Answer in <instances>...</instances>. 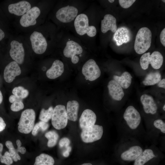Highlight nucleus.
Wrapping results in <instances>:
<instances>
[{
  "instance_id": "nucleus-43",
  "label": "nucleus",
  "mask_w": 165,
  "mask_h": 165,
  "mask_svg": "<svg viewBox=\"0 0 165 165\" xmlns=\"http://www.w3.org/2000/svg\"><path fill=\"white\" fill-rule=\"evenodd\" d=\"M66 148V150L63 153V156L65 157H67L69 156V153L72 149L71 147L69 146Z\"/></svg>"
},
{
  "instance_id": "nucleus-50",
  "label": "nucleus",
  "mask_w": 165,
  "mask_h": 165,
  "mask_svg": "<svg viewBox=\"0 0 165 165\" xmlns=\"http://www.w3.org/2000/svg\"><path fill=\"white\" fill-rule=\"evenodd\" d=\"M163 110L164 111L165 110V105H164L163 106Z\"/></svg>"
},
{
  "instance_id": "nucleus-41",
  "label": "nucleus",
  "mask_w": 165,
  "mask_h": 165,
  "mask_svg": "<svg viewBox=\"0 0 165 165\" xmlns=\"http://www.w3.org/2000/svg\"><path fill=\"white\" fill-rule=\"evenodd\" d=\"M19 101H22V99L17 97L14 95H11L9 98V101L11 103Z\"/></svg>"
},
{
  "instance_id": "nucleus-28",
  "label": "nucleus",
  "mask_w": 165,
  "mask_h": 165,
  "mask_svg": "<svg viewBox=\"0 0 165 165\" xmlns=\"http://www.w3.org/2000/svg\"><path fill=\"white\" fill-rule=\"evenodd\" d=\"M45 136L48 140L47 146L52 147L56 144L59 138L57 133L54 130L50 131L46 133Z\"/></svg>"
},
{
  "instance_id": "nucleus-17",
  "label": "nucleus",
  "mask_w": 165,
  "mask_h": 165,
  "mask_svg": "<svg viewBox=\"0 0 165 165\" xmlns=\"http://www.w3.org/2000/svg\"><path fill=\"white\" fill-rule=\"evenodd\" d=\"M101 32L105 33L108 30L115 33L117 30L116 20L112 15L110 14L105 15L104 19L101 21Z\"/></svg>"
},
{
  "instance_id": "nucleus-14",
  "label": "nucleus",
  "mask_w": 165,
  "mask_h": 165,
  "mask_svg": "<svg viewBox=\"0 0 165 165\" xmlns=\"http://www.w3.org/2000/svg\"><path fill=\"white\" fill-rule=\"evenodd\" d=\"M96 116L94 112L90 109H86L82 112L79 120V126L82 129H86L95 125Z\"/></svg>"
},
{
  "instance_id": "nucleus-10",
  "label": "nucleus",
  "mask_w": 165,
  "mask_h": 165,
  "mask_svg": "<svg viewBox=\"0 0 165 165\" xmlns=\"http://www.w3.org/2000/svg\"><path fill=\"white\" fill-rule=\"evenodd\" d=\"M78 13V10L75 7L68 6L59 9L56 12L57 19L63 23L70 22L75 18Z\"/></svg>"
},
{
  "instance_id": "nucleus-7",
  "label": "nucleus",
  "mask_w": 165,
  "mask_h": 165,
  "mask_svg": "<svg viewBox=\"0 0 165 165\" xmlns=\"http://www.w3.org/2000/svg\"><path fill=\"white\" fill-rule=\"evenodd\" d=\"M123 118L129 127L132 130L138 127L141 120L139 113L132 106L127 108L123 114Z\"/></svg>"
},
{
  "instance_id": "nucleus-40",
  "label": "nucleus",
  "mask_w": 165,
  "mask_h": 165,
  "mask_svg": "<svg viewBox=\"0 0 165 165\" xmlns=\"http://www.w3.org/2000/svg\"><path fill=\"white\" fill-rule=\"evenodd\" d=\"M160 41L163 46H165V28H164L161 31L160 35Z\"/></svg>"
},
{
  "instance_id": "nucleus-16",
  "label": "nucleus",
  "mask_w": 165,
  "mask_h": 165,
  "mask_svg": "<svg viewBox=\"0 0 165 165\" xmlns=\"http://www.w3.org/2000/svg\"><path fill=\"white\" fill-rule=\"evenodd\" d=\"M145 112L148 114H155L157 110L156 104L152 97L147 94L141 95L140 98Z\"/></svg>"
},
{
  "instance_id": "nucleus-25",
  "label": "nucleus",
  "mask_w": 165,
  "mask_h": 165,
  "mask_svg": "<svg viewBox=\"0 0 165 165\" xmlns=\"http://www.w3.org/2000/svg\"><path fill=\"white\" fill-rule=\"evenodd\" d=\"M163 57L159 52H153L150 56L149 63L155 69H159L161 67L163 62Z\"/></svg>"
},
{
  "instance_id": "nucleus-8",
  "label": "nucleus",
  "mask_w": 165,
  "mask_h": 165,
  "mask_svg": "<svg viewBox=\"0 0 165 165\" xmlns=\"http://www.w3.org/2000/svg\"><path fill=\"white\" fill-rule=\"evenodd\" d=\"M30 39L32 49L35 53L40 54L45 52L47 43L46 38L41 33L34 31L30 36Z\"/></svg>"
},
{
  "instance_id": "nucleus-35",
  "label": "nucleus",
  "mask_w": 165,
  "mask_h": 165,
  "mask_svg": "<svg viewBox=\"0 0 165 165\" xmlns=\"http://www.w3.org/2000/svg\"><path fill=\"white\" fill-rule=\"evenodd\" d=\"M24 104L22 101H17L12 103L10 106V109L13 112H18L23 109Z\"/></svg>"
},
{
  "instance_id": "nucleus-42",
  "label": "nucleus",
  "mask_w": 165,
  "mask_h": 165,
  "mask_svg": "<svg viewBox=\"0 0 165 165\" xmlns=\"http://www.w3.org/2000/svg\"><path fill=\"white\" fill-rule=\"evenodd\" d=\"M6 124L3 119L0 117V132L2 131L5 128Z\"/></svg>"
},
{
  "instance_id": "nucleus-29",
  "label": "nucleus",
  "mask_w": 165,
  "mask_h": 165,
  "mask_svg": "<svg viewBox=\"0 0 165 165\" xmlns=\"http://www.w3.org/2000/svg\"><path fill=\"white\" fill-rule=\"evenodd\" d=\"M53 109L52 106L50 107L47 110L42 109L39 116V119L41 121L48 122L52 118Z\"/></svg>"
},
{
  "instance_id": "nucleus-33",
  "label": "nucleus",
  "mask_w": 165,
  "mask_h": 165,
  "mask_svg": "<svg viewBox=\"0 0 165 165\" xmlns=\"http://www.w3.org/2000/svg\"><path fill=\"white\" fill-rule=\"evenodd\" d=\"M150 53L148 52L144 53L141 57L140 63L141 68L143 70L147 69L149 66Z\"/></svg>"
},
{
  "instance_id": "nucleus-19",
  "label": "nucleus",
  "mask_w": 165,
  "mask_h": 165,
  "mask_svg": "<svg viewBox=\"0 0 165 165\" xmlns=\"http://www.w3.org/2000/svg\"><path fill=\"white\" fill-rule=\"evenodd\" d=\"M108 88L110 95L114 100L119 101L123 97L124 93L122 88L114 80L109 82Z\"/></svg>"
},
{
  "instance_id": "nucleus-2",
  "label": "nucleus",
  "mask_w": 165,
  "mask_h": 165,
  "mask_svg": "<svg viewBox=\"0 0 165 165\" xmlns=\"http://www.w3.org/2000/svg\"><path fill=\"white\" fill-rule=\"evenodd\" d=\"M35 113L32 109H27L21 113L18 123V129L22 133L28 134L32 131L35 124Z\"/></svg>"
},
{
  "instance_id": "nucleus-20",
  "label": "nucleus",
  "mask_w": 165,
  "mask_h": 165,
  "mask_svg": "<svg viewBox=\"0 0 165 165\" xmlns=\"http://www.w3.org/2000/svg\"><path fill=\"white\" fill-rule=\"evenodd\" d=\"M113 38L117 46H121L130 41V31L127 28L124 27L119 28L115 32Z\"/></svg>"
},
{
  "instance_id": "nucleus-21",
  "label": "nucleus",
  "mask_w": 165,
  "mask_h": 165,
  "mask_svg": "<svg viewBox=\"0 0 165 165\" xmlns=\"http://www.w3.org/2000/svg\"><path fill=\"white\" fill-rule=\"evenodd\" d=\"M142 148L139 146H134L123 152L121 155L122 159L125 161L135 160L143 152Z\"/></svg>"
},
{
  "instance_id": "nucleus-22",
  "label": "nucleus",
  "mask_w": 165,
  "mask_h": 165,
  "mask_svg": "<svg viewBox=\"0 0 165 165\" xmlns=\"http://www.w3.org/2000/svg\"><path fill=\"white\" fill-rule=\"evenodd\" d=\"M79 108V104L77 101L72 100L68 102L66 112L68 119L73 121L77 120Z\"/></svg>"
},
{
  "instance_id": "nucleus-11",
  "label": "nucleus",
  "mask_w": 165,
  "mask_h": 165,
  "mask_svg": "<svg viewBox=\"0 0 165 165\" xmlns=\"http://www.w3.org/2000/svg\"><path fill=\"white\" fill-rule=\"evenodd\" d=\"M39 9L37 6L31 8L21 16L20 24L23 27H27L33 26L36 23V19L40 14Z\"/></svg>"
},
{
  "instance_id": "nucleus-9",
  "label": "nucleus",
  "mask_w": 165,
  "mask_h": 165,
  "mask_svg": "<svg viewBox=\"0 0 165 165\" xmlns=\"http://www.w3.org/2000/svg\"><path fill=\"white\" fill-rule=\"evenodd\" d=\"M82 47L78 43L72 41H68L63 50L64 56L68 58H71L72 62L76 64L79 61V58L76 55L80 54L82 52Z\"/></svg>"
},
{
  "instance_id": "nucleus-24",
  "label": "nucleus",
  "mask_w": 165,
  "mask_h": 165,
  "mask_svg": "<svg viewBox=\"0 0 165 165\" xmlns=\"http://www.w3.org/2000/svg\"><path fill=\"white\" fill-rule=\"evenodd\" d=\"M155 157V155L152 149H145L135 160L134 165H144Z\"/></svg>"
},
{
  "instance_id": "nucleus-12",
  "label": "nucleus",
  "mask_w": 165,
  "mask_h": 165,
  "mask_svg": "<svg viewBox=\"0 0 165 165\" xmlns=\"http://www.w3.org/2000/svg\"><path fill=\"white\" fill-rule=\"evenodd\" d=\"M10 56L18 64H22L24 61L25 55L23 44L17 41L13 40L10 43Z\"/></svg>"
},
{
  "instance_id": "nucleus-32",
  "label": "nucleus",
  "mask_w": 165,
  "mask_h": 165,
  "mask_svg": "<svg viewBox=\"0 0 165 165\" xmlns=\"http://www.w3.org/2000/svg\"><path fill=\"white\" fill-rule=\"evenodd\" d=\"M49 127V124L47 122L40 121L34 125L32 130V134L33 136H36L39 131H43L47 130Z\"/></svg>"
},
{
  "instance_id": "nucleus-27",
  "label": "nucleus",
  "mask_w": 165,
  "mask_h": 165,
  "mask_svg": "<svg viewBox=\"0 0 165 165\" xmlns=\"http://www.w3.org/2000/svg\"><path fill=\"white\" fill-rule=\"evenodd\" d=\"M54 160L51 156L42 153L37 156L34 165H53Z\"/></svg>"
},
{
  "instance_id": "nucleus-6",
  "label": "nucleus",
  "mask_w": 165,
  "mask_h": 165,
  "mask_svg": "<svg viewBox=\"0 0 165 165\" xmlns=\"http://www.w3.org/2000/svg\"><path fill=\"white\" fill-rule=\"evenodd\" d=\"M82 73L85 79L90 81L96 80L101 74L99 67L92 59L88 60L84 64L82 68Z\"/></svg>"
},
{
  "instance_id": "nucleus-51",
  "label": "nucleus",
  "mask_w": 165,
  "mask_h": 165,
  "mask_svg": "<svg viewBox=\"0 0 165 165\" xmlns=\"http://www.w3.org/2000/svg\"><path fill=\"white\" fill-rule=\"evenodd\" d=\"M162 1H163V2H165V0H162Z\"/></svg>"
},
{
  "instance_id": "nucleus-38",
  "label": "nucleus",
  "mask_w": 165,
  "mask_h": 165,
  "mask_svg": "<svg viewBox=\"0 0 165 165\" xmlns=\"http://www.w3.org/2000/svg\"><path fill=\"white\" fill-rule=\"evenodd\" d=\"M17 145V148L16 149L17 152H20L22 154H24L26 152V149L24 147L21 146V142L19 139H17L16 141Z\"/></svg>"
},
{
  "instance_id": "nucleus-23",
  "label": "nucleus",
  "mask_w": 165,
  "mask_h": 165,
  "mask_svg": "<svg viewBox=\"0 0 165 165\" xmlns=\"http://www.w3.org/2000/svg\"><path fill=\"white\" fill-rule=\"evenodd\" d=\"M113 78L122 88L126 89L130 86L132 77L129 73L125 72L120 76L114 75Z\"/></svg>"
},
{
  "instance_id": "nucleus-26",
  "label": "nucleus",
  "mask_w": 165,
  "mask_h": 165,
  "mask_svg": "<svg viewBox=\"0 0 165 165\" xmlns=\"http://www.w3.org/2000/svg\"><path fill=\"white\" fill-rule=\"evenodd\" d=\"M161 78V75L159 72H151L147 75L142 82L145 86L153 85L159 82Z\"/></svg>"
},
{
  "instance_id": "nucleus-31",
  "label": "nucleus",
  "mask_w": 165,
  "mask_h": 165,
  "mask_svg": "<svg viewBox=\"0 0 165 165\" xmlns=\"http://www.w3.org/2000/svg\"><path fill=\"white\" fill-rule=\"evenodd\" d=\"M12 93L13 95L22 99L27 97L29 94L28 91L22 86L14 88L12 90Z\"/></svg>"
},
{
  "instance_id": "nucleus-45",
  "label": "nucleus",
  "mask_w": 165,
  "mask_h": 165,
  "mask_svg": "<svg viewBox=\"0 0 165 165\" xmlns=\"http://www.w3.org/2000/svg\"><path fill=\"white\" fill-rule=\"evenodd\" d=\"M5 37V33L0 28V41L3 39Z\"/></svg>"
},
{
  "instance_id": "nucleus-36",
  "label": "nucleus",
  "mask_w": 165,
  "mask_h": 165,
  "mask_svg": "<svg viewBox=\"0 0 165 165\" xmlns=\"http://www.w3.org/2000/svg\"><path fill=\"white\" fill-rule=\"evenodd\" d=\"M153 125L156 128L159 129L161 132L165 133V123L162 120L158 119L155 120L153 123Z\"/></svg>"
},
{
  "instance_id": "nucleus-5",
  "label": "nucleus",
  "mask_w": 165,
  "mask_h": 165,
  "mask_svg": "<svg viewBox=\"0 0 165 165\" xmlns=\"http://www.w3.org/2000/svg\"><path fill=\"white\" fill-rule=\"evenodd\" d=\"M81 134L82 141L85 143H91L100 140L103 134L102 126L94 125L82 130Z\"/></svg>"
},
{
  "instance_id": "nucleus-30",
  "label": "nucleus",
  "mask_w": 165,
  "mask_h": 165,
  "mask_svg": "<svg viewBox=\"0 0 165 165\" xmlns=\"http://www.w3.org/2000/svg\"><path fill=\"white\" fill-rule=\"evenodd\" d=\"M5 145L6 147L9 149V152L13 161L17 162L18 160H20L21 158L17 152L12 143L9 141H7Z\"/></svg>"
},
{
  "instance_id": "nucleus-3",
  "label": "nucleus",
  "mask_w": 165,
  "mask_h": 165,
  "mask_svg": "<svg viewBox=\"0 0 165 165\" xmlns=\"http://www.w3.org/2000/svg\"><path fill=\"white\" fill-rule=\"evenodd\" d=\"M74 24L77 33L80 35L86 34L88 36L93 37L96 34V28L93 26H89L88 18L85 14L82 13L78 15Z\"/></svg>"
},
{
  "instance_id": "nucleus-1",
  "label": "nucleus",
  "mask_w": 165,
  "mask_h": 165,
  "mask_svg": "<svg viewBox=\"0 0 165 165\" xmlns=\"http://www.w3.org/2000/svg\"><path fill=\"white\" fill-rule=\"evenodd\" d=\"M151 31L148 28L143 27L138 30L136 35L134 49L138 54L145 53L150 47L152 41Z\"/></svg>"
},
{
  "instance_id": "nucleus-15",
  "label": "nucleus",
  "mask_w": 165,
  "mask_h": 165,
  "mask_svg": "<svg viewBox=\"0 0 165 165\" xmlns=\"http://www.w3.org/2000/svg\"><path fill=\"white\" fill-rule=\"evenodd\" d=\"M31 8L30 4L27 1H23L10 4L8 6L9 12L16 15H23Z\"/></svg>"
},
{
  "instance_id": "nucleus-13",
  "label": "nucleus",
  "mask_w": 165,
  "mask_h": 165,
  "mask_svg": "<svg viewBox=\"0 0 165 165\" xmlns=\"http://www.w3.org/2000/svg\"><path fill=\"white\" fill-rule=\"evenodd\" d=\"M21 73V70L18 64L14 61H13L6 67L4 71V78L6 82L10 83Z\"/></svg>"
},
{
  "instance_id": "nucleus-48",
  "label": "nucleus",
  "mask_w": 165,
  "mask_h": 165,
  "mask_svg": "<svg viewBox=\"0 0 165 165\" xmlns=\"http://www.w3.org/2000/svg\"><path fill=\"white\" fill-rule=\"evenodd\" d=\"M81 165H92L90 163H84Z\"/></svg>"
},
{
  "instance_id": "nucleus-34",
  "label": "nucleus",
  "mask_w": 165,
  "mask_h": 165,
  "mask_svg": "<svg viewBox=\"0 0 165 165\" xmlns=\"http://www.w3.org/2000/svg\"><path fill=\"white\" fill-rule=\"evenodd\" d=\"M0 161L1 163L6 165H10L13 162V160L9 152L7 151L5 152L4 155L0 158Z\"/></svg>"
},
{
  "instance_id": "nucleus-18",
  "label": "nucleus",
  "mask_w": 165,
  "mask_h": 165,
  "mask_svg": "<svg viewBox=\"0 0 165 165\" xmlns=\"http://www.w3.org/2000/svg\"><path fill=\"white\" fill-rule=\"evenodd\" d=\"M64 65L60 60L55 61L50 68L46 73L47 77L50 79H56L61 75L64 72Z\"/></svg>"
},
{
  "instance_id": "nucleus-47",
  "label": "nucleus",
  "mask_w": 165,
  "mask_h": 165,
  "mask_svg": "<svg viewBox=\"0 0 165 165\" xmlns=\"http://www.w3.org/2000/svg\"><path fill=\"white\" fill-rule=\"evenodd\" d=\"M3 100V96L2 93L0 90V104H1Z\"/></svg>"
},
{
  "instance_id": "nucleus-39",
  "label": "nucleus",
  "mask_w": 165,
  "mask_h": 165,
  "mask_svg": "<svg viewBox=\"0 0 165 165\" xmlns=\"http://www.w3.org/2000/svg\"><path fill=\"white\" fill-rule=\"evenodd\" d=\"M70 141L69 139L67 138H62L60 141L59 145L60 147H65L67 148L69 146Z\"/></svg>"
},
{
  "instance_id": "nucleus-46",
  "label": "nucleus",
  "mask_w": 165,
  "mask_h": 165,
  "mask_svg": "<svg viewBox=\"0 0 165 165\" xmlns=\"http://www.w3.org/2000/svg\"><path fill=\"white\" fill-rule=\"evenodd\" d=\"M3 149V145L2 143H0V158L2 156V152Z\"/></svg>"
},
{
  "instance_id": "nucleus-4",
  "label": "nucleus",
  "mask_w": 165,
  "mask_h": 165,
  "mask_svg": "<svg viewBox=\"0 0 165 165\" xmlns=\"http://www.w3.org/2000/svg\"><path fill=\"white\" fill-rule=\"evenodd\" d=\"M68 121L65 106L61 105L56 106L53 109L51 118L53 126L57 130L63 129L66 126Z\"/></svg>"
},
{
  "instance_id": "nucleus-44",
  "label": "nucleus",
  "mask_w": 165,
  "mask_h": 165,
  "mask_svg": "<svg viewBox=\"0 0 165 165\" xmlns=\"http://www.w3.org/2000/svg\"><path fill=\"white\" fill-rule=\"evenodd\" d=\"M158 86L160 87L165 88V79H164L161 80L158 84Z\"/></svg>"
},
{
  "instance_id": "nucleus-37",
  "label": "nucleus",
  "mask_w": 165,
  "mask_h": 165,
  "mask_svg": "<svg viewBox=\"0 0 165 165\" xmlns=\"http://www.w3.org/2000/svg\"><path fill=\"white\" fill-rule=\"evenodd\" d=\"M135 1V0H119V2L122 7L127 9L130 7Z\"/></svg>"
},
{
  "instance_id": "nucleus-49",
  "label": "nucleus",
  "mask_w": 165,
  "mask_h": 165,
  "mask_svg": "<svg viewBox=\"0 0 165 165\" xmlns=\"http://www.w3.org/2000/svg\"><path fill=\"white\" fill-rule=\"evenodd\" d=\"M108 1L110 3H112L115 0H109Z\"/></svg>"
}]
</instances>
